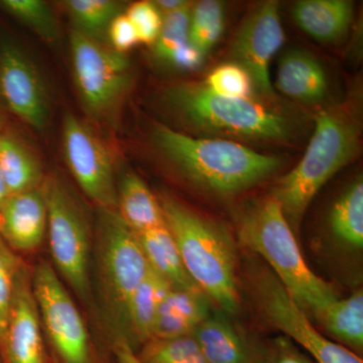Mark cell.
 Segmentation results:
<instances>
[{"label":"cell","mask_w":363,"mask_h":363,"mask_svg":"<svg viewBox=\"0 0 363 363\" xmlns=\"http://www.w3.org/2000/svg\"><path fill=\"white\" fill-rule=\"evenodd\" d=\"M164 221L195 285L227 315L240 311L238 252L228 230L172 196L159 199Z\"/></svg>","instance_id":"1"},{"label":"cell","mask_w":363,"mask_h":363,"mask_svg":"<svg viewBox=\"0 0 363 363\" xmlns=\"http://www.w3.org/2000/svg\"><path fill=\"white\" fill-rule=\"evenodd\" d=\"M154 142L184 177L214 194L230 196L267 180L281 166L278 157L260 154L223 138H200L157 125Z\"/></svg>","instance_id":"2"},{"label":"cell","mask_w":363,"mask_h":363,"mask_svg":"<svg viewBox=\"0 0 363 363\" xmlns=\"http://www.w3.org/2000/svg\"><path fill=\"white\" fill-rule=\"evenodd\" d=\"M238 224L240 242L264 257L310 319L338 298L333 286L308 267L295 233L272 196L243 210Z\"/></svg>","instance_id":"3"},{"label":"cell","mask_w":363,"mask_h":363,"mask_svg":"<svg viewBox=\"0 0 363 363\" xmlns=\"http://www.w3.org/2000/svg\"><path fill=\"white\" fill-rule=\"evenodd\" d=\"M359 133L342 108L320 112L304 157L274 186L272 197L279 203L294 233L306 210L332 177L350 164L358 150Z\"/></svg>","instance_id":"4"},{"label":"cell","mask_w":363,"mask_h":363,"mask_svg":"<svg viewBox=\"0 0 363 363\" xmlns=\"http://www.w3.org/2000/svg\"><path fill=\"white\" fill-rule=\"evenodd\" d=\"M93 296L111 328V341L125 339L131 297L149 269L140 242L116 209L97 208L92 252Z\"/></svg>","instance_id":"5"},{"label":"cell","mask_w":363,"mask_h":363,"mask_svg":"<svg viewBox=\"0 0 363 363\" xmlns=\"http://www.w3.org/2000/svg\"><path fill=\"white\" fill-rule=\"evenodd\" d=\"M42 187L47 202V234L52 267L79 300L92 309L94 228L89 211L60 177L45 179Z\"/></svg>","instance_id":"6"},{"label":"cell","mask_w":363,"mask_h":363,"mask_svg":"<svg viewBox=\"0 0 363 363\" xmlns=\"http://www.w3.org/2000/svg\"><path fill=\"white\" fill-rule=\"evenodd\" d=\"M168 99L197 130L255 140H281L291 135L284 116L252 98L220 97L203 84H183L169 90Z\"/></svg>","instance_id":"7"},{"label":"cell","mask_w":363,"mask_h":363,"mask_svg":"<svg viewBox=\"0 0 363 363\" xmlns=\"http://www.w3.org/2000/svg\"><path fill=\"white\" fill-rule=\"evenodd\" d=\"M33 292L55 363H111L91 338L82 314L51 262L32 269Z\"/></svg>","instance_id":"8"},{"label":"cell","mask_w":363,"mask_h":363,"mask_svg":"<svg viewBox=\"0 0 363 363\" xmlns=\"http://www.w3.org/2000/svg\"><path fill=\"white\" fill-rule=\"evenodd\" d=\"M70 48L74 81L85 111L97 121H112L130 89V60L75 30Z\"/></svg>","instance_id":"9"},{"label":"cell","mask_w":363,"mask_h":363,"mask_svg":"<svg viewBox=\"0 0 363 363\" xmlns=\"http://www.w3.org/2000/svg\"><path fill=\"white\" fill-rule=\"evenodd\" d=\"M250 290L262 319L302 346L317 363H363L362 357L320 333L267 267H255L250 271Z\"/></svg>","instance_id":"10"},{"label":"cell","mask_w":363,"mask_h":363,"mask_svg":"<svg viewBox=\"0 0 363 363\" xmlns=\"http://www.w3.org/2000/svg\"><path fill=\"white\" fill-rule=\"evenodd\" d=\"M63 150L72 175L97 208L116 209L117 185L111 152L89 126L73 114L63 123Z\"/></svg>","instance_id":"11"},{"label":"cell","mask_w":363,"mask_h":363,"mask_svg":"<svg viewBox=\"0 0 363 363\" xmlns=\"http://www.w3.org/2000/svg\"><path fill=\"white\" fill-rule=\"evenodd\" d=\"M285 42L276 1H267L248 14L234 38L231 54L252 79L253 88L267 98L276 97L269 77L274 55Z\"/></svg>","instance_id":"12"},{"label":"cell","mask_w":363,"mask_h":363,"mask_svg":"<svg viewBox=\"0 0 363 363\" xmlns=\"http://www.w3.org/2000/svg\"><path fill=\"white\" fill-rule=\"evenodd\" d=\"M0 97L16 116L38 130L50 118L47 89L32 61L11 40L0 43Z\"/></svg>","instance_id":"13"},{"label":"cell","mask_w":363,"mask_h":363,"mask_svg":"<svg viewBox=\"0 0 363 363\" xmlns=\"http://www.w3.org/2000/svg\"><path fill=\"white\" fill-rule=\"evenodd\" d=\"M1 363H52L33 292L32 269L23 262L16 279L4 340Z\"/></svg>","instance_id":"14"},{"label":"cell","mask_w":363,"mask_h":363,"mask_svg":"<svg viewBox=\"0 0 363 363\" xmlns=\"http://www.w3.org/2000/svg\"><path fill=\"white\" fill-rule=\"evenodd\" d=\"M48 229L47 202L42 186L9 196L0 210V236L16 255L39 250Z\"/></svg>","instance_id":"15"},{"label":"cell","mask_w":363,"mask_h":363,"mask_svg":"<svg viewBox=\"0 0 363 363\" xmlns=\"http://www.w3.org/2000/svg\"><path fill=\"white\" fill-rule=\"evenodd\" d=\"M192 335L209 363H262V343L247 338L221 310L210 312Z\"/></svg>","instance_id":"16"},{"label":"cell","mask_w":363,"mask_h":363,"mask_svg":"<svg viewBox=\"0 0 363 363\" xmlns=\"http://www.w3.org/2000/svg\"><path fill=\"white\" fill-rule=\"evenodd\" d=\"M210 303L200 289L172 286L157 310L152 338L190 335L211 312Z\"/></svg>","instance_id":"17"},{"label":"cell","mask_w":363,"mask_h":363,"mask_svg":"<svg viewBox=\"0 0 363 363\" xmlns=\"http://www.w3.org/2000/svg\"><path fill=\"white\" fill-rule=\"evenodd\" d=\"M276 87L286 96L307 104H320L328 92L323 66L309 52L293 50L279 61Z\"/></svg>","instance_id":"18"},{"label":"cell","mask_w":363,"mask_h":363,"mask_svg":"<svg viewBox=\"0 0 363 363\" xmlns=\"http://www.w3.org/2000/svg\"><path fill=\"white\" fill-rule=\"evenodd\" d=\"M294 20L313 39L334 43L342 39L353 21L347 0H301L293 7Z\"/></svg>","instance_id":"19"},{"label":"cell","mask_w":363,"mask_h":363,"mask_svg":"<svg viewBox=\"0 0 363 363\" xmlns=\"http://www.w3.org/2000/svg\"><path fill=\"white\" fill-rule=\"evenodd\" d=\"M171 288V284L150 267L133 293L126 314L125 340L135 352L152 337L157 310Z\"/></svg>","instance_id":"20"},{"label":"cell","mask_w":363,"mask_h":363,"mask_svg":"<svg viewBox=\"0 0 363 363\" xmlns=\"http://www.w3.org/2000/svg\"><path fill=\"white\" fill-rule=\"evenodd\" d=\"M334 342L362 358L363 293L362 289L347 298H337L313 318Z\"/></svg>","instance_id":"21"},{"label":"cell","mask_w":363,"mask_h":363,"mask_svg":"<svg viewBox=\"0 0 363 363\" xmlns=\"http://www.w3.org/2000/svg\"><path fill=\"white\" fill-rule=\"evenodd\" d=\"M116 210L135 234L166 224L159 199L133 173L123 176L117 186Z\"/></svg>","instance_id":"22"},{"label":"cell","mask_w":363,"mask_h":363,"mask_svg":"<svg viewBox=\"0 0 363 363\" xmlns=\"http://www.w3.org/2000/svg\"><path fill=\"white\" fill-rule=\"evenodd\" d=\"M191 9L192 4L162 16L161 30L154 44L160 61L181 70H194L204 61L189 40Z\"/></svg>","instance_id":"23"},{"label":"cell","mask_w":363,"mask_h":363,"mask_svg":"<svg viewBox=\"0 0 363 363\" xmlns=\"http://www.w3.org/2000/svg\"><path fill=\"white\" fill-rule=\"evenodd\" d=\"M135 235L149 266L173 288L186 290L198 288L184 267L175 240L167 224Z\"/></svg>","instance_id":"24"},{"label":"cell","mask_w":363,"mask_h":363,"mask_svg":"<svg viewBox=\"0 0 363 363\" xmlns=\"http://www.w3.org/2000/svg\"><path fill=\"white\" fill-rule=\"evenodd\" d=\"M332 238L343 250L358 252L363 247V182L357 179L339 196L329 212Z\"/></svg>","instance_id":"25"},{"label":"cell","mask_w":363,"mask_h":363,"mask_svg":"<svg viewBox=\"0 0 363 363\" xmlns=\"http://www.w3.org/2000/svg\"><path fill=\"white\" fill-rule=\"evenodd\" d=\"M0 172L9 196L39 188L45 180L39 160L9 135H0Z\"/></svg>","instance_id":"26"},{"label":"cell","mask_w":363,"mask_h":363,"mask_svg":"<svg viewBox=\"0 0 363 363\" xmlns=\"http://www.w3.org/2000/svg\"><path fill=\"white\" fill-rule=\"evenodd\" d=\"M64 6L77 32L98 42L105 43L109 26L123 13V2L116 0H68Z\"/></svg>","instance_id":"27"},{"label":"cell","mask_w":363,"mask_h":363,"mask_svg":"<svg viewBox=\"0 0 363 363\" xmlns=\"http://www.w3.org/2000/svg\"><path fill=\"white\" fill-rule=\"evenodd\" d=\"M224 6L216 0H202L192 6L189 23V40L206 58L224 30Z\"/></svg>","instance_id":"28"},{"label":"cell","mask_w":363,"mask_h":363,"mask_svg":"<svg viewBox=\"0 0 363 363\" xmlns=\"http://www.w3.org/2000/svg\"><path fill=\"white\" fill-rule=\"evenodd\" d=\"M135 353L140 363H209L192 334L150 338Z\"/></svg>","instance_id":"29"},{"label":"cell","mask_w":363,"mask_h":363,"mask_svg":"<svg viewBox=\"0 0 363 363\" xmlns=\"http://www.w3.org/2000/svg\"><path fill=\"white\" fill-rule=\"evenodd\" d=\"M0 6L16 20L25 23L45 42L58 40V26L51 9L40 0H2Z\"/></svg>","instance_id":"30"},{"label":"cell","mask_w":363,"mask_h":363,"mask_svg":"<svg viewBox=\"0 0 363 363\" xmlns=\"http://www.w3.org/2000/svg\"><path fill=\"white\" fill-rule=\"evenodd\" d=\"M204 87L217 96L225 98H252L253 84L250 75L236 63L217 67L208 75Z\"/></svg>","instance_id":"31"},{"label":"cell","mask_w":363,"mask_h":363,"mask_svg":"<svg viewBox=\"0 0 363 363\" xmlns=\"http://www.w3.org/2000/svg\"><path fill=\"white\" fill-rule=\"evenodd\" d=\"M23 262L21 255L11 250L0 236V345L6 332L16 279Z\"/></svg>","instance_id":"32"},{"label":"cell","mask_w":363,"mask_h":363,"mask_svg":"<svg viewBox=\"0 0 363 363\" xmlns=\"http://www.w3.org/2000/svg\"><path fill=\"white\" fill-rule=\"evenodd\" d=\"M124 13L135 26L140 43L154 45L162 23V16L155 4L152 1L135 2Z\"/></svg>","instance_id":"33"},{"label":"cell","mask_w":363,"mask_h":363,"mask_svg":"<svg viewBox=\"0 0 363 363\" xmlns=\"http://www.w3.org/2000/svg\"><path fill=\"white\" fill-rule=\"evenodd\" d=\"M262 363H317L285 335L262 342Z\"/></svg>","instance_id":"34"},{"label":"cell","mask_w":363,"mask_h":363,"mask_svg":"<svg viewBox=\"0 0 363 363\" xmlns=\"http://www.w3.org/2000/svg\"><path fill=\"white\" fill-rule=\"evenodd\" d=\"M111 48L116 51L125 54L136 45L140 44L135 26L125 13L119 14L109 26L107 35Z\"/></svg>","instance_id":"35"},{"label":"cell","mask_w":363,"mask_h":363,"mask_svg":"<svg viewBox=\"0 0 363 363\" xmlns=\"http://www.w3.org/2000/svg\"><path fill=\"white\" fill-rule=\"evenodd\" d=\"M111 350L114 357V363H140L135 351L125 339H113L111 343Z\"/></svg>","instance_id":"36"},{"label":"cell","mask_w":363,"mask_h":363,"mask_svg":"<svg viewBox=\"0 0 363 363\" xmlns=\"http://www.w3.org/2000/svg\"><path fill=\"white\" fill-rule=\"evenodd\" d=\"M152 4L157 7L161 16H164L180 11L184 7L189 6L191 2L186 1V0H157V1H152Z\"/></svg>","instance_id":"37"},{"label":"cell","mask_w":363,"mask_h":363,"mask_svg":"<svg viewBox=\"0 0 363 363\" xmlns=\"http://www.w3.org/2000/svg\"><path fill=\"white\" fill-rule=\"evenodd\" d=\"M9 198V192L4 184V178H2L1 172H0V210L4 206V202Z\"/></svg>","instance_id":"38"},{"label":"cell","mask_w":363,"mask_h":363,"mask_svg":"<svg viewBox=\"0 0 363 363\" xmlns=\"http://www.w3.org/2000/svg\"><path fill=\"white\" fill-rule=\"evenodd\" d=\"M4 121H6V118H4V113H2V111L0 109V130H1L2 126H4Z\"/></svg>","instance_id":"39"},{"label":"cell","mask_w":363,"mask_h":363,"mask_svg":"<svg viewBox=\"0 0 363 363\" xmlns=\"http://www.w3.org/2000/svg\"><path fill=\"white\" fill-rule=\"evenodd\" d=\"M52 363H55L54 362H52Z\"/></svg>","instance_id":"40"},{"label":"cell","mask_w":363,"mask_h":363,"mask_svg":"<svg viewBox=\"0 0 363 363\" xmlns=\"http://www.w3.org/2000/svg\"><path fill=\"white\" fill-rule=\"evenodd\" d=\"M0 363H1V362H0Z\"/></svg>","instance_id":"41"}]
</instances>
